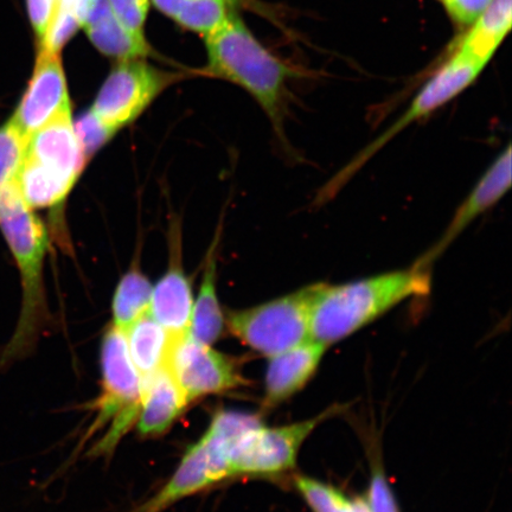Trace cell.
<instances>
[{"label": "cell", "instance_id": "30", "mask_svg": "<svg viewBox=\"0 0 512 512\" xmlns=\"http://www.w3.org/2000/svg\"><path fill=\"white\" fill-rule=\"evenodd\" d=\"M152 3L165 16L175 19L182 8L184 0H152Z\"/></svg>", "mask_w": 512, "mask_h": 512}, {"label": "cell", "instance_id": "6", "mask_svg": "<svg viewBox=\"0 0 512 512\" xmlns=\"http://www.w3.org/2000/svg\"><path fill=\"white\" fill-rule=\"evenodd\" d=\"M316 284L271 302L227 313L230 334L271 358L311 339V310Z\"/></svg>", "mask_w": 512, "mask_h": 512}, {"label": "cell", "instance_id": "14", "mask_svg": "<svg viewBox=\"0 0 512 512\" xmlns=\"http://www.w3.org/2000/svg\"><path fill=\"white\" fill-rule=\"evenodd\" d=\"M192 310L194 296L190 278L183 266L182 229L175 221L170 227L168 271L152 288L149 313L172 338H179L190 332Z\"/></svg>", "mask_w": 512, "mask_h": 512}, {"label": "cell", "instance_id": "13", "mask_svg": "<svg viewBox=\"0 0 512 512\" xmlns=\"http://www.w3.org/2000/svg\"><path fill=\"white\" fill-rule=\"evenodd\" d=\"M511 145L499 153L498 157L480 177L479 181L466 196L465 200L454 213L440 239L428 249L427 253L416 261L415 265L431 268L435 261L443 255L452 243L462 235L478 217L494 208L511 188Z\"/></svg>", "mask_w": 512, "mask_h": 512}, {"label": "cell", "instance_id": "26", "mask_svg": "<svg viewBox=\"0 0 512 512\" xmlns=\"http://www.w3.org/2000/svg\"><path fill=\"white\" fill-rule=\"evenodd\" d=\"M366 503L369 512H399L393 491L380 469L373 472Z\"/></svg>", "mask_w": 512, "mask_h": 512}, {"label": "cell", "instance_id": "21", "mask_svg": "<svg viewBox=\"0 0 512 512\" xmlns=\"http://www.w3.org/2000/svg\"><path fill=\"white\" fill-rule=\"evenodd\" d=\"M152 288L137 259L115 288L112 325L125 332L136 320L149 313Z\"/></svg>", "mask_w": 512, "mask_h": 512}, {"label": "cell", "instance_id": "29", "mask_svg": "<svg viewBox=\"0 0 512 512\" xmlns=\"http://www.w3.org/2000/svg\"><path fill=\"white\" fill-rule=\"evenodd\" d=\"M330 512H369L366 499H351L344 494L337 499Z\"/></svg>", "mask_w": 512, "mask_h": 512}, {"label": "cell", "instance_id": "31", "mask_svg": "<svg viewBox=\"0 0 512 512\" xmlns=\"http://www.w3.org/2000/svg\"><path fill=\"white\" fill-rule=\"evenodd\" d=\"M229 6H238L242 3V0H226Z\"/></svg>", "mask_w": 512, "mask_h": 512}, {"label": "cell", "instance_id": "7", "mask_svg": "<svg viewBox=\"0 0 512 512\" xmlns=\"http://www.w3.org/2000/svg\"><path fill=\"white\" fill-rule=\"evenodd\" d=\"M476 79L477 73L471 64L458 59V57H450L421 87L418 94L414 96L411 105L401 114V117L395 120L386 131H383L381 136L375 138L373 142L358 152L341 171L337 172L319 190L316 202L325 204L331 201L371 158H374L384 146L392 142L405 128L411 126L415 121L428 117V115L445 106L447 102L457 98Z\"/></svg>", "mask_w": 512, "mask_h": 512}, {"label": "cell", "instance_id": "22", "mask_svg": "<svg viewBox=\"0 0 512 512\" xmlns=\"http://www.w3.org/2000/svg\"><path fill=\"white\" fill-rule=\"evenodd\" d=\"M229 12L226 0H184L174 21L185 29L207 37L222 27Z\"/></svg>", "mask_w": 512, "mask_h": 512}, {"label": "cell", "instance_id": "8", "mask_svg": "<svg viewBox=\"0 0 512 512\" xmlns=\"http://www.w3.org/2000/svg\"><path fill=\"white\" fill-rule=\"evenodd\" d=\"M181 76L142 59L120 61L101 86L91 111L118 133L133 124Z\"/></svg>", "mask_w": 512, "mask_h": 512}, {"label": "cell", "instance_id": "12", "mask_svg": "<svg viewBox=\"0 0 512 512\" xmlns=\"http://www.w3.org/2000/svg\"><path fill=\"white\" fill-rule=\"evenodd\" d=\"M72 110L60 54L38 50L34 73L11 120L25 137Z\"/></svg>", "mask_w": 512, "mask_h": 512}, {"label": "cell", "instance_id": "5", "mask_svg": "<svg viewBox=\"0 0 512 512\" xmlns=\"http://www.w3.org/2000/svg\"><path fill=\"white\" fill-rule=\"evenodd\" d=\"M102 392L94 403L95 420L87 439L113 421L106 437L92 453L96 456L111 453L124 434L138 419L142 400V377L128 352L125 332L111 325L101 344Z\"/></svg>", "mask_w": 512, "mask_h": 512}, {"label": "cell", "instance_id": "25", "mask_svg": "<svg viewBox=\"0 0 512 512\" xmlns=\"http://www.w3.org/2000/svg\"><path fill=\"white\" fill-rule=\"evenodd\" d=\"M113 15L134 34L144 35L150 0H108Z\"/></svg>", "mask_w": 512, "mask_h": 512}, {"label": "cell", "instance_id": "27", "mask_svg": "<svg viewBox=\"0 0 512 512\" xmlns=\"http://www.w3.org/2000/svg\"><path fill=\"white\" fill-rule=\"evenodd\" d=\"M447 14L462 27H470L489 8L492 0H441Z\"/></svg>", "mask_w": 512, "mask_h": 512}, {"label": "cell", "instance_id": "19", "mask_svg": "<svg viewBox=\"0 0 512 512\" xmlns=\"http://www.w3.org/2000/svg\"><path fill=\"white\" fill-rule=\"evenodd\" d=\"M217 245L219 238L211 245L204 264L201 290L194 302L190 325V335L208 345L220 339L226 328V317L217 297Z\"/></svg>", "mask_w": 512, "mask_h": 512}, {"label": "cell", "instance_id": "24", "mask_svg": "<svg viewBox=\"0 0 512 512\" xmlns=\"http://www.w3.org/2000/svg\"><path fill=\"white\" fill-rule=\"evenodd\" d=\"M74 126L88 162L117 134L111 127L102 123L91 110L81 115Z\"/></svg>", "mask_w": 512, "mask_h": 512}, {"label": "cell", "instance_id": "3", "mask_svg": "<svg viewBox=\"0 0 512 512\" xmlns=\"http://www.w3.org/2000/svg\"><path fill=\"white\" fill-rule=\"evenodd\" d=\"M208 64L204 72L245 89L270 119L275 134L288 146L285 131L288 82L296 70L256 40L235 11L220 29L206 37Z\"/></svg>", "mask_w": 512, "mask_h": 512}, {"label": "cell", "instance_id": "17", "mask_svg": "<svg viewBox=\"0 0 512 512\" xmlns=\"http://www.w3.org/2000/svg\"><path fill=\"white\" fill-rule=\"evenodd\" d=\"M100 53L119 61L144 59L151 47L144 35L126 29L113 15L108 0H91L81 25Z\"/></svg>", "mask_w": 512, "mask_h": 512}, {"label": "cell", "instance_id": "16", "mask_svg": "<svg viewBox=\"0 0 512 512\" xmlns=\"http://www.w3.org/2000/svg\"><path fill=\"white\" fill-rule=\"evenodd\" d=\"M188 405L168 368L142 377V400L137 425L139 434L144 438L160 437L170 430Z\"/></svg>", "mask_w": 512, "mask_h": 512}, {"label": "cell", "instance_id": "9", "mask_svg": "<svg viewBox=\"0 0 512 512\" xmlns=\"http://www.w3.org/2000/svg\"><path fill=\"white\" fill-rule=\"evenodd\" d=\"M331 414L334 409L292 425L254 427L230 453V477L274 476L292 470L304 441Z\"/></svg>", "mask_w": 512, "mask_h": 512}, {"label": "cell", "instance_id": "18", "mask_svg": "<svg viewBox=\"0 0 512 512\" xmlns=\"http://www.w3.org/2000/svg\"><path fill=\"white\" fill-rule=\"evenodd\" d=\"M511 25L512 0H492L459 41L457 51L486 67L508 36Z\"/></svg>", "mask_w": 512, "mask_h": 512}, {"label": "cell", "instance_id": "15", "mask_svg": "<svg viewBox=\"0 0 512 512\" xmlns=\"http://www.w3.org/2000/svg\"><path fill=\"white\" fill-rule=\"evenodd\" d=\"M328 348L311 338L268 358L270 363L266 371L264 408L277 407L304 389L317 373Z\"/></svg>", "mask_w": 512, "mask_h": 512}, {"label": "cell", "instance_id": "20", "mask_svg": "<svg viewBox=\"0 0 512 512\" xmlns=\"http://www.w3.org/2000/svg\"><path fill=\"white\" fill-rule=\"evenodd\" d=\"M128 352L140 377L157 373L165 367L172 338L150 315L140 317L125 331Z\"/></svg>", "mask_w": 512, "mask_h": 512}, {"label": "cell", "instance_id": "4", "mask_svg": "<svg viewBox=\"0 0 512 512\" xmlns=\"http://www.w3.org/2000/svg\"><path fill=\"white\" fill-rule=\"evenodd\" d=\"M87 162L72 110L64 112L29 136L27 152L15 177L19 194L31 209L59 208Z\"/></svg>", "mask_w": 512, "mask_h": 512}, {"label": "cell", "instance_id": "11", "mask_svg": "<svg viewBox=\"0 0 512 512\" xmlns=\"http://www.w3.org/2000/svg\"><path fill=\"white\" fill-rule=\"evenodd\" d=\"M230 447L214 428L185 452L174 475L157 495L130 512H164L178 501L230 477Z\"/></svg>", "mask_w": 512, "mask_h": 512}, {"label": "cell", "instance_id": "10", "mask_svg": "<svg viewBox=\"0 0 512 512\" xmlns=\"http://www.w3.org/2000/svg\"><path fill=\"white\" fill-rule=\"evenodd\" d=\"M165 367L188 403L207 395L227 393L247 384L238 361L215 351L211 345L197 341L190 332L174 338Z\"/></svg>", "mask_w": 512, "mask_h": 512}, {"label": "cell", "instance_id": "23", "mask_svg": "<svg viewBox=\"0 0 512 512\" xmlns=\"http://www.w3.org/2000/svg\"><path fill=\"white\" fill-rule=\"evenodd\" d=\"M28 137H25L18 126L9 119L0 127V189L14 181L21 168Z\"/></svg>", "mask_w": 512, "mask_h": 512}, {"label": "cell", "instance_id": "28", "mask_svg": "<svg viewBox=\"0 0 512 512\" xmlns=\"http://www.w3.org/2000/svg\"><path fill=\"white\" fill-rule=\"evenodd\" d=\"M59 0H27L28 15L38 43H40L53 22Z\"/></svg>", "mask_w": 512, "mask_h": 512}, {"label": "cell", "instance_id": "2", "mask_svg": "<svg viewBox=\"0 0 512 512\" xmlns=\"http://www.w3.org/2000/svg\"><path fill=\"white\" fill-rule=\"evenodd\" d=\"M431 286L430 268L418 265L345 284H316L311 337L330 347L406 300L427 296Z\"/></svg>", "mask_w": 512, "mask_h": 512}, {"label": "cell", "instance_id": "1", "mask_svg": "<svg viewBox=\"0 0 512 512\" xmlns=\"http://www.w3.org/2000/svg\"><path fill=\"white\" fill-rule=\"evenodd\" d=\"M0 232L14 256L22 285V309L17 328L0 355V369H5L34 351L49 322L44 286L48 228L23 201L15 179L0 189Z\"/></svg>", "mask_w": 512, "mask_h": 512}]
</instances>
